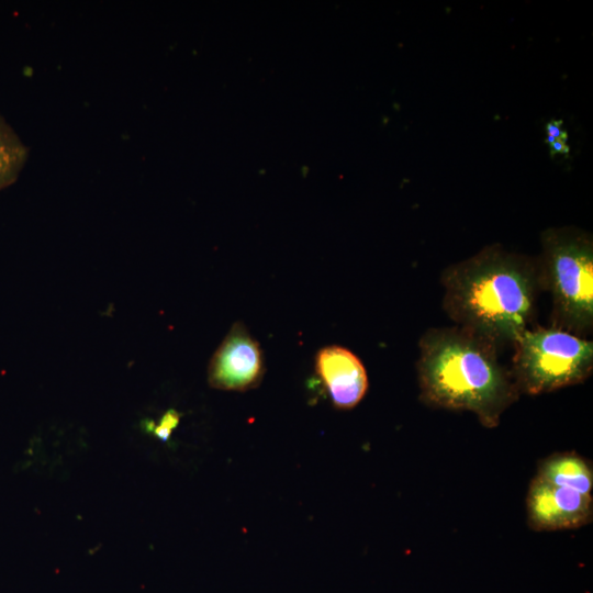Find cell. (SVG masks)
Listing matches in <instances>:
<instances>
[{"label": "cell", "mask_w": 593, "mask_h": 593, "mask_svg": "<svg viewBox=\"0 0 593 593\" xmlns=\"http://www.w3.org/2000/svg\"><path fill=\"white\" fill-rule=\"evenodd\" d=\"M27 156L26 146L0 114V191L15 182Z\"/></svg>", "instance_id": "obj_9"}, {"label": "cell", "mask_w": 593, "mask_h": 593, "mask_svg": "<svg viewBox=\"0 0 593 593\" xmlns=\"http://www.w3.org/2000/svg\"><path fill=\"white\" fill-rule=\"evenodd\" d=\"M178 422V413L175 411H168L161 418L160 424L154 429L156 436H158L160 439L166 440L169 437L171 430L177 426Z\"/></svg>", "instance_id": "obj_10"}, {"label": "cell", "mask_w": 593, "mask_h": 593, "mask_svg": "<svg viewBox=\"0 0 593 593\" xmlns=\"http://www.w3.org/2000/svg\"><path fill=\"white\" fill-rule=\"evenodd\" d=\"M539 288L552 298L551 326L584 337L593 328V240L574 226L541 233Z\"/></svg>", "instance_id": "obj_3"}, {"label": "cell", "mask_w": 593, "mask_h": 593, "mask_svg": "<svg viewBox=\"0 0 593 593\" xmlns=\"http://www.w3.org/2000/svg\"><path fill=\"white\" fill-rule=\"evenodd\" d=\"M536 477L582 494H591L593 488L592 466L573 451L559 452L546 458L538 466Z\"/></svg>", "instance_id": "obj_8"}, {"label": "cell", "mask_w": 593, "mask_h": 593, "mask_svg": "<svg viewBox=\"0 0 593 593\" xmlns=\"http://www.w3.org/2000/svg\"><path fill=\"white\" fill-rule=\"evenodd\" d=\"M421 400L430 406L469 411L486 428L519 396L497 346L459 327H433L419 339L416 363Z\"/></svg>", "instance_id": "obj_2"}, {"label": "cell", "mask_w": 593, "mask_h": 593, "mask_svg": "<svg viewBox=\"0 0 593 593\" xmlns=\"http://www.w3.org/2000/svg\"><path fill=\"white\" fill-rule=\"evenodd\" d=\"M528 526L537 532L574 529L593 518L591 494L548 483L538 477L532 480L527 496Z\"/></svg>", "instance_id": "obj_6"}, {"label": "cell", "mask_w": 593, "mask_h": 593, "mask_svg": "<svg viewBox=\"0 0 593 593\" xmlns=\"http://www.w3.org/2000/svg\"><path fill=\"white\" fill-rule=\"evenodd\" d=\"M440 282L443 307L455 325L497 348L529 328L539 289L536 260L489 245L447 267Z\"/></svg>", "instance_id": "obj_1"}, {"label": "cell", "mask_w": 593, "mask_h": 593, "mask_svg": "<svg viewBox=\"0 0 593 593\" xmlns=\"http://www.w3.org/2000/svg\"><path fill=\"white\" fill-rule=\"evenodd\" d=\"M562 120H551L546 124V143L550 145L555 141H568V133L561 128Z\"/></svg>", "instance_id": "obj_11"}, {"label": "cell", "mask_w": 593, "mask_h": 593, "mask_svg": "<svg viewBox=\"0 0 593 593\" xmlns=\"http://www.w3.org/2000/svg\"><path fill=\"white\" fill-rule=\"evenodd\" d=\"M264 372L259 344L242 323H235L210 360V385L219 390L247 391L260 383Z\"/></svg>", "instance_id": "obj_5"}, {"label": "cell", "mask_w": 593, "mask_h": 593, "mask_svg": "<svg viewBox=\"0 0 593 593\" xmlns=\"http://www.w3.org/2000/svg\"><path fill=\"white\" fill-rule=\"evenodd\" d=\"M315 371L332 403L339 410L356 406L368 390V376L361 360L342 346H326L315 356Z\"/></svg>", "instance_id": "obj_7"}, {"label": "cell", "mask_w": 593, "mask_h": 593, "mask_svg": "<svg viewBox=\"0 0 593 593\" xmlns=\"http://www.w3.org/2000/svg\"><path fill=\"white\" fill-rule=\"evenodd\" d=\"M551 154H568L570 152L569 145L566 141L558 139L549 145Z\"/></svg>", "instance_id": "obj_12"}, {"label": "cell", "mask_w": 593, "mask_h": 593, "mask_svg": "<svg viewBox=\"0 0 593 593\" xmlns=\"http://www.w3.org/2000/svg\"><path fill=\"white\" fill-rule=\"evenodd\" d=\"M512 377L519 391L549 393L582 383L593 370V343L556 327H529L514 342Z\"/></svg>", "instance_id": "obj_4"}]
</instances>
